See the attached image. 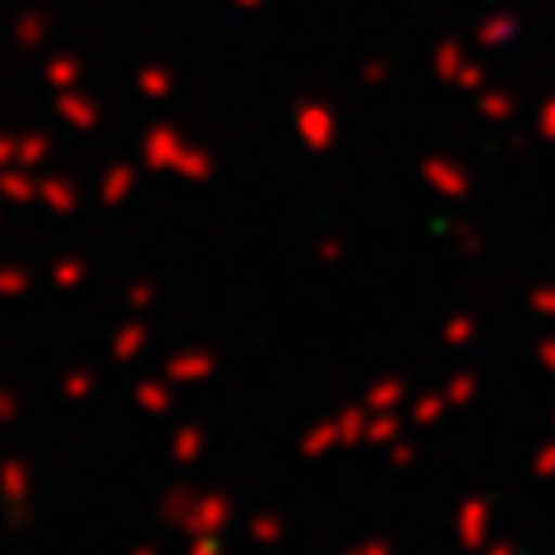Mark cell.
<instances>
[{"label": "cell", "instance_id": "20", "mask_svg": "<svg viewBox=\"0 0 555 555\" xmlns=\"http://www.w3.org/2000/svg\"><path fill=\"white\" fill-rule=\"evenodd\" d=\"M139 403L153 408V412H163V408H167V389H158V385H144V389H139Z\"/></svg>", "mask_w": 555, "mask_h": 555}, {"label": "cell", "instance_id": "16", "mask_svg": "<svg viewBox=\"0 0 555 555\" xmlns=\"http://www.w3.org/2000/svg\"><path fill=\"white\" fill-rule=\"evenodd\" d=\"M389 463H393V467H412V463H416V444H408L403 436H398V440L389 444Z\"/></svg>", "mask_w": 555, "mask_h": 555}, {"label": "cell", "instance_id": "8", "mask_svg": "<svg viewBox=\"0 0 555 555\" xmlns=\"http://www.w3.org/2000/svg\"><path fill=\"white\" fill-rule=\"evenodd\" d=\"M171 379H208L218 371V357L214 352H185V357H177L171 361Z\"/></svg>", "mask_w": 555, "mask_h": 555}, {"label": "cell", "instance_id": "3", "mask_svg": "<svg viewBox=\"0 0 555 555\" xmlns=\"http://www.w3.org/2000/svg\"><path fill=\"white\" fill-rule=\"evenodd\" d=\"M361 403H366V412H403L408 408V379L403 375L371 379L366 393H361Z\"/></svg>", "mask_w": 555, "mask_h": 555}, {"label": "cell", "instance_id": "2", "mask_svg": "<svg viewBox=\"0 0 555 555\" xmlns=\"http://www.w3.org/2000/svg\"><path fill=\"white\" fill-rule=\"evenodd\" d=\"M185 532L190 537H204V532H222L232 524V500L228 495H195L185 509Z\"/></svg>", "mask_w": 555, "mask_h": 555}, {"label": "cell", "instance_id": "25", "mask_svg": "<svg viewBox=\"0 0 555 555\" xmlns=\"http://www.w3.org/2000/svg\"><path fill=\"white\" fill-rule=\"evenodd\" d=\"M551 426H555V416H551Z\"/></svg>", "mask_w": 555, "mask_h": 555}, {"label": "cell", "instance_id": "4", "mask_svg": "<svg viewBox=\"0 0 555 555\" xmlns=\"http://www.w3.org/2000/svg\"><path fill=\"white\" fill-rule=\"evenodd\" d=\"M334 449H338V422H334V416H324V422L306 426L301 440H297V454L301 459H324V454H334Z\"/></svg>", "mask_w": 555, "mask_h": 555}, {"label": "cell", "instance_id": "19", "mask_svg": "<svg viewBox=\"0 0 555 555\" xmlns=\"http://www.w3.org/2000/svg\"><path fill=\"white\" fill-rule=\"evenodd\" d=\"M347 555H393V542H385V537H371V542H357Z\"/></svg>", "mask_w": 555, "mask_h": 555}, {"label": "cell", "instance_id": "23", "mask_svg": "<svg viewBox=\"0 0 555 555\" xmlns=\"http://www.w3.org/2000/svg\"><path fill=\"white\" fill-rule=\"evenodd\" d=\"M343 259V241H320V264H338Z\"/></svg>", "mask_w": 555, "mask_h": 555}, {"label": "cell", "instance_id": "18", "mask_svg": "<svg viewBox=\"0 0 555 555\" xmlns=\"http://www.w3.org/2000/svg\"><path fill=\"white\" fill-rule=\"evenodd\" d=\"M190 555H222V532H204V537H195Z\"/></svg>", "mask_w": 555, "mask_h": 555}, {"label": "cell", "instance_id": "10", "mask_svg": "<svg viewBox=\"0 0 555 555\" xmlns=\"http://www.w3.org/2000/svg\"><path fill=\"white\" fill-rule=\"evenodd\" d=\"M444 412H449V403H444V393H422L416 403L408 408V422L412 426H436V422H444Z\"/></svg>", "mask_w": 555, "mask_h": 555}, {"label": "cell", "instance_id": "21", "mask_svg": "<svg viewBox=\"0 0 555 555\" xmlns=\"http://www.w3.org/2000/svg\"><path fill=\"white\" fill-rule=\"evenodd\" d=\"M481 555H524V551H518V542H509V537H491V542L481 546Z\"/></svg>", "mask_w": 555, "mask_h": 555}, {"label": "cell", "instance_id": "5", "mask_svg": "<svg viewBox=\"0 0 555 555\" xmlns=\"http://www.w3.org/2000/svg\"><path fill=\"white\" fill-rule=\"evenodd\" d=\"M366 403H352V408H338L334 422H338V449H357L366 444Z\"/></svg>", "mask_w": 555, "mask_h": 555}, {"label": "cell", "instance_id": "6", "mask_svg": "<svg viewBox=\"0 0 555 555\" xmlns=\"http://www.w3.org/2000/svg\"><path fill=\"white\" fill-rule=\"evenodd\" d=\"M444 403H449V412L454 408H473L477 403V393H481V379L473 375V371H459V375H449L444 379Z\"/></svg>", "mask_w": 555, "mask_h": 555}, {"label": "cell", "instance_id": "11", "mask_svg": "<svg viewBox=\"0 0 555 555\" xmlns=\"http://www.w3.org/2000/svg\"><path fill=\"white\" fill-rule=\"evenodd\" d=\"M283 537H287V518H283V514H255V518H250V542L278 546Z\"/></svg>", "mask_w": 555, "mask_h": 555}, {"label": "cell", "instance_id": "1", "mask_svg": "<svg viewBox=\"0 0 555 555\" xmlns=\"http://www.w3.org/2000/svg\"><path fill=\"white\" fill-rule=\"evenodd\" d=\"M454 537L467 555H481V546L491 542V500L486 495H467L454 509Z\"/></svg>", "mask_w": 555, "mask_h": 555}, {"label": "cell", "instance_id": "7", "mask_svg": "<svg viewBox=\"0 0 555 555\" xmlns=\"http://www.w3.org/2000/svg\"><path fill=\"white\" fill-rule=\"evenodd\" d=\"M403 436V412H371L366 416V444H393Z\"/></svg>", "mask_w": 555, "mask_h": 555}, {"label": "cell", "instance_id": "17", "mask_svg": "<svg viewBox=\"0 0 555 555\" xmlns=\"http://www.w3.org/2000/svg\"><path fill=\"white\" fill-rule=\"evenodd\" d=\"M537 366H542L546 375H555V334H546L542 343H537Z\"/></svg>", "mask_w": 555, "mask_h": 555}, {"label": "cell", "instance_id": "14", "mask_svg": "<svg viewBox=\"0 0 555 555\" xmlns=\"http://www.w3.org/2000/svg\"><path fill=\"white\" fill-rule=\"evenodd\" d=\"M528 310H532V315H542V320H555V283L532 287L528 292Z\"/></svg>", "mask_w": 555, "mask_h": 555}, {"label": "cell", "instance_id": "9", "mask_svg": "<svg viewBox=\"0 0 555 555\" xmlns=\"http://www.w3.org/2000/svg\"><path fill=\"white\" fill-rule=\"evenodd\" d=\"M440 338L444 347H467L477 338V315H467V310H454L444 324H440Z\"/></svg>", "mask_w": 555, "mask_h": 555}, {"label": "cell", "instance_id": "12", "mask_svg": "<svg viewBox=\"0 0 555 555\" xmlns=\"http://www.w3.org/2000/svg\"><path fill=\"white\" fill-rule=\"evenodd\" d=\"M426 177H430V185H436V190H444L449 199H459L463 190H467V185H463V171H459V167H449V163H444V167H440V163H430V167H426Z\"/></svg>", "mask_w": 555, "mask_h": 555}, {"label": "cell", "instance_id": "22", "mask_svg": "<svg viewBox=\"0 0 555 555\" xmlns=\"http://www.w3.org/2000/svg\"><path fill=\"white\" fill-rule=\"evenodd\" d=\"M139 343H144V328H126V338H120L116 352H120V357H130V352H139Z\"/></svg>", "mask_w": 555, "mask_h": 555}, {"label": "cell", "instance_id": "13", "mask_svg": "<svg viewBox=\"0 0 555 555\" xmlns=\"http://www.w3.org/2000/svg\"><path fill=\"white\" fill-rule=\"evenodd\" d=\"M532 477L537 481H555V436L546 444H537V454H532Z\"/></svg>", "mask_w": 555, "mask_h": 555}, {"label": "cell", "instance_id": "15", "mask_svg": "<svg viewBox=\"0 0 555 555\" xmlns=\"http://www.w3.org/2000/svg\"><path fill=\"white\" fill-rule=\"evenodd\" d=\"M199 444H204V436H199L195 426H185L181 436H177V459H181V463H195V459H199Z\"/></svg>", "mask_w": 555, "mask_h": 555}, {"label": "cell", "instance_id": "24", "mask_svg": "<svg viewBox=\"0 0 555 555\" xmlns=\"http://www.w3.org/2000/svg\"><path fill=\"white\" fill-rule=\"evenodd\" d=\"M459 246H463L467 255H477V250H481V241H477L473 232H459Z\"/></svg>", "mask_w": 555, "mask_h": 555}]
</instances>
